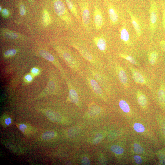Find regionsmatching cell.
<instances>
[{
	"instance_id": "d6986e66",
	"label": "cell",
	"mask_w": 165,
	"mask_h": 165,
	"mask_svg": "<svg viewBox=\"0 0 165 165\" xmlns=\"http://www.w3.org/2000/svg\"><path fill=\"white\" fill-rule=\"evenodd\" d=\"M46 115L50 119L55 122H60L62 119L61 116L58 112L53 111H47Z\"/></svg>"
},
{
	"instance_id": "7a4b0ae2",
	"label": "cell",
	"mask_w": 165,
	"mask_h": 165,
	"mask_svg": "<svg viewBox=\"0 0 165 165\" xmlns=\"http://www.w3.org/2000/svg\"><path fill=\"white\" fill-rule=\"evenodd\" d=\"M70 45L78 51L85 61L90 66L97 69L106 71V64L94 48L82 42L76 41L72 42Z\"/></svg>"
},
{
	"instance_id": "3957f363",
	"label": "cell",
	"mask_w": 165,
	"mask_h": 165,
	"mask_svg": "<svg viewBox=\"0 0 165 165\" xmlns=\"http://www.w3.org/2000/svg\"><path fill=\"white\" fill-rule=\"evenodd\" d=\"M56 49L61 57L72 72L79 75L85 69L86 62L70 49L57 46Z\"/></svg>"
},
{
	"instance_id": "d4e9b609",
	"label": "cell",
	"mask_w": 165,
	"mask_h": 165,
	"mask_svg": "<svg viewBox=\"0 0 165 165\" xmlns=\"http://www.w3.org/2000/svg\"><path fill=\"white\" fill-rule=\"evenodd\" d=\"M121 109L125 112L128 113L130 111V108L127 103L124 100H121L119 102Z\"/></svg>"
},
{
	"instance_id": "d6a6232c",
	"label": "cell",
	"mask_w": 165,
	"mask_h": 165,
	"mask_svg": "<svg viewBox=\"0 0 165 165\" xmlns=\"http://www.w3.org/2000/svg\"><path fill=\"white\" fill-rule=\"evenodd\" d=\"M4 35L6 37L11 38H16L18 37V35L16 33L10 31L5 32Z\"/></svg>"
},
{
	"instance_id": "d590c367",
	"label": "cell",
	"mask_w": 165,
	"mask_h": 165,
	"mask_svg": "<svg viewBox=\"0 0 165 165\" xmlns=\"http://www.w3.org/2000/svg\"><path fill=\"white\" fill-rule=\"evenodd\" d=\"M160 122V125L163 134L165 139V118H163Z\"/></svg>"
},
{
	"instance_id": "ee69618b",
	"label": "cell",
	"mask_w": 165,
	"mask_h": 165,
	"mask_svg": "<svg viewBox=\"0 0 165 165\" xmlns=\"http://www.w3.org/2000/svg\"><path fill=\"white\" fill-rule=\"evenodd\" d=\"M11 119L10 118H8L6 119L5 121L6 124L7 125H9L11 123Z\"/></svg>"
},
{
	"instance_id": "4316f807",
	"label": "cell",
	"mask_w": 165,
	"mask_h": 165,
	"mask_svg": "<svg viewBox=\"0 0 165 165\" xmlns=\"http://www.w3.org/2000/svg\"><path fill=\"white\" fill-rule=\"evenodd\" d=\"M110 148L113 152L117 154H121L124 152L123 149L121 146L118 145H113L111 146Z\"/></svg>"
},
{
	"instance_id": "277c9868",
	"label": "cell",
	"mask_w": 165,
	"mask_h": 165,
	"mask_svg": "<svg viewBox=\"0 0 165 165\" xmlns=\"http://www.w3.org/2000/svg\"><path fill=\"white\" fill-rule=\"evenodd\" d=\"M79 77L85 85L89 94L105 99L106 93L91 74L85 68Z\"/></svg>"
},
{
	"instance_id": "ab89813d",
	"label": "cell",
	"mask_w": 165,
	"mask_h": 165,
	"mask_svg": "<svg viewBox=\"0 0 165 165\" xmlns=\"http://www.w3.org/2000/svg\"><path fill=\"white\" fill-rule=\"evenodd\" d=\"M134 159L136 163L138 164H140L142 163V159L139 156L135 155L134 156Z\"/></svg>"
},
{
	"instance_id": "7bdbcfd3",
	"label": "cell",
	"mask_w": 165,
	"mask_h": 165,
	"mask_svg": "<svg viewBox=\"0 0 165 165\" xmlns=\"http://www.w3.org/2000/svg\"><path fill=\"white\" fill-rule=\"evenodd\" d=\"M2 13L3 16H6L9 15V13L8 10L6 9H5L2 11Z\"/></svg>"
},
{
	"instance_id": "8fae6325",
	"label": "cell",
	"mask_w": 165,
	"mask_h": 165,
	"mask_svg": "<svg viewBox=\"0 0 165 165\" xmlns=\"http://www.w3.org/2000/svg\"><path fill=\"white\" fill-rule=\"evenodd\" d=\"M79 4L81 9L83 24L85 27H87L90 25V22L89 3L87 2H79Z\"/></svg>"
},
{
	"instance_id": "6da1fadb",
	"label": "cell",
	"mask_w": 165,
	"mask_h": 165,
	"mask_svg": "<svg viewBox=\"0 0 165 165\" xmlns=\"http://www.w3.org/2000/svg\"><path fill=\"white\" fill-rule=\"evenodd\" d=\"M68 90V100L78 106H80V97L89 94L86 87L79 76L72 72L68 75L64 81Z\"/></svg>"
},
{
	"instance_id": "f35d334b",
	"label": "cell",
	"mask_w": 165,
	"mask_h": 165,
	"mask_svg": "<svg viewBox=\"0 0 165 165\" xmlns=\"http://www.w3.org/2000/svg\"><path fill=\"white\" fill-rule=\"evenodd\" d=\"M19 10L20 14L21 16H24L26 13V9L25 6L23 5H21L20 6Z\"/></svg>"
},
{
	"instance_id": "ba28073f",
	"label": "cell",
	"mask_w": 165,
	"mask_h": 165,
	"mask_svg": "<svg viewBox=\"0 0 165 165\" xmlns=\"http://www.w3.org/2000/svg\"><path fill=\"white\" fill-rule=\"evenodd\" d=\"M114 72L120 83L125 88L128 86V78L126 72L123 67L117 62L111 64Z\"/></svg>"
},
{
	"instance_id": "5bb4252c",
	"label": "cell",
	"mask_w": 165,
	"mask_h": 165,
	"mask_svg": "<svg viewBox=\"0 0 165 165\" xmlns=\"http://www.w3.org/2000/svg\"><path fill=\"white\" fill-rule=\"evenodd\" d=\"M157 98L159 104L161 108L165 110V84L161 81L157 92Z\"/></svg>"
},
{
	"instance_id": "7402d4cb",
	"label": "cell",
	"mask_w": 165,
	"mask_h": 165,
	"mask_svg": "<svg viewBox=\"0 0 165 165\" xmlns=\"http://www.w3.org/2000/svg\"><path fill=\"white\" fill-rule=\"evenodd\" d=\"M158 52L154 50L150 51L148 54V60L150 64L153 66L156 63L158 58Z\"/></svg>"
},
{
	"instance_id": "f1b7e54d",
	"label": "cell",
	"mask_w": 165,
	"mask_h": 165,
	"mask_svg": "<svg viewBox=\"0 0 165 165\" xmlns=\"http://www.w3.org/2000/svg\"><path fill=\"white\" fill-rule=\"evenodd\" d=\"M133 127L134 130L138 132H143L145 130L144 126L142 124L140 123H135L134 124Z\"/></svg>"
},
{
	"instance_id": "5b68a950",
	"label": "cell",
	"mask_w": 165,
	"mask_h": 165,
	"mask_svg": "<svg viewBox=\"0 0 165 165\" xmlns=\"http://www.w3.org/2000/svg\"><path fill=\"white\" fill-rule=\"evenodd\" d=\"M85 68L93 76L106 94L110 93L112 90V85L110 79L106 73V71L95 68L87 62Z\"/></svg>"
},
{
	"instance_id": "9a60e30c",
	"label": "cell",
	"mask_w": 165,
	"mask_h": 165,
	"mask_svg": "<svg viewBox=\"0 0 165 165\" xmlns=\"http://www.w3.org/2000/svg\"><path fill=\"white\" fill-rule=\"evenodd\" d=\"M107 6L110 21L112 24H116L119 21V15L117 10L110 3H108Z\"/></svg>"
},
{
	"instance_id": "ffe728a7",
	"label": "cell",
	"mask_w": 165,
	"mask_h": 165,
	"mask_svg": "<svg viewBox=\"0 0 165 165\" xmlns=\"http://www.w3.org/2000/svg\"><path fill=\"white\" fill-rule=\"evenodd\" d=\"M66 4L73 15L76 18L79 17L78 12L76 5L71 0H65Z\"/></svg>"
},
{
	"instance_id": "bcb514c9",
	"label": "cell",
	"mask_w": 165,
	"mask_h": 165,
	"mask_svg": "<svg viewBox=\"0 0 165 165\" xmlns=\"http://www.w3.org/2000/svg\"><path fill=\"white\" fill-rule=\"evenodd\" d=\"M0 11H1V10H2V8H1V6L0 7Z\"/></svg>"
},
{
	"instance_id": "836d02e7",
	"label": "cell",
	"mask_w": 165,
	"mask_h": 165,
	"mask_svg": "<svg viewBox=\"0 0 165 165\" xmlns=\"http://www.w3.org/2000/svg\"><path fill=\"white\" fill-rule=\"evenodd\" d=\"M103 138V135L101 134H97L93 140V143L95 144L98 143L102 140Z\"/></svg>"
},
{
	"instance_id": "ac0fdd59",
	"label": "cell",
	"mask_w": 165,
	"mask_h": 165,
	"mask_svg": "<svg viewBox=\"0 0 165 165\" xmlns=\"http://www.w3.org/2000/svg\"><path fill=\"white\" fill-rule=\"evenodd\" d=\"M138 101L139 105L142 108H145L147 106L148 101L145 95L140 90L136 92Z\"/></svg>"
},
{
	"instance_id": "484cf974",
	"label": "cell",
	"mask_w": 165,
	"mask_h": 165,
	"mask_svg": "<svg viewBox=\"0 0 165 165\" xmlns=\"http://www.w3.org/2000/svg\"><path fill=\"white\" fill-rule=\"evenodd\" d=\"M160 4L162 12V24L165 31V2L160 0Z\"/></svg>"
},
{
	"instance_id": "e0dca14e",
	"label": "cell",
	"mask_w": 165,
	"mask_h": 165,
	"mask_svg": "<svg viewBox=\"0 0 165 165\" xmlns=\"http://www.w3.org/2000/svg\"><path fill=\"white\" fill-rule=\"evenodd\" d=\"M120 37L123 42L127 45H129L130 43V34L125 24H123L120 29Z\"/></svg>"
},
{
	"instance_id": "e575fe53",
	"label": "cell",
	"mask_w": 165,
	"mask_h": 165,
	"mask_svg": "<svg viewBox=\"0 0 165 165\" xmlns=\"http://www.w3.org/2000/svg\"><path fill=\"white\" fill-rule=\"evenodd\" d=\"M40 69L38 67H33L31 70V73L34 76H38L40 74Z\"/></svg>"
},
{
	"instance_id": "44dd1931",
	"label": "cell",
	"mask_w": 165,
	"mask_h": 165,
	"mask_svg": "<svg viewBox=\"0 0 165 165\" xmlns=\"http://www.w3.org/2000/svg\"><path fill=\"white\" fill-rule=\"evenodd\" d=\"M101 110L100 106L95 104H92L88 107L87 112L90 115L95 116L100 113Z\"/></svg>"
},
{
	"instance_id": "1f68e13d",
	"label": "cell",
	"mask_w": 165,
	"mask_h": 165,
	"mask_svg": "<svg viewBox=\"0 0 165 165\" xmlns=\"http://www.w3.org/2000/svg\"><path fill=\"white\" fill-rule=\"evenodd\" d=\"M34 77V76L31 73L27 74L24 77V81L26 84H29L32 81Z\"/></svg>"
},
{
	"instance_id": "4fadbf2b",
	"label": "cell",
	"mask_w": 165,
	"mask_h": 165,
	"mask_svg": "<svg viewBox=\"0 0 165 165\" xmlns=\"http://www.w3.org/2000/svg\"><path fill=\"white\" fill-rule=\"evenodd\" d=\"M94 13L95 27L97 30H99L103 25L104 21L101 10L97 5L95 6Z\"/></svg>"
},
{
	"instance_id": "f6af8a7d",
	"label": "cell",
	"mask_w": 165,
	"mask_h": 165,
	"mask_svg": "<svg viewBox=\"0 0 165 165\" xmlns=\"http://www.w3.org/2000/svg\"><path fill=\"white\" fill-rule=\"evenodd\" d=\"M160 164L162 165L165 164V159L161 160L159 162Z\"/></svg>"
},
{
	"instance_id": "f546056e",
	"label": "cell",
	"mask_w": 165,
	"mask_h": 165,
	"mask_svg": "<svg viewBox=\"0 0 165 165\" xmlns=\"http://www.w3.org/2000/svg\"><path fill=\"white\" fill-rule=\"evenodd\" d=\"M17 53L16 50L12 49L6 51L4 53V56L6 57H9L15 55Z\"/></svg>"
},
{
	"instance_id": "7c38bea8",
	"label": "cell",
	"mask_w": 165,
	"mask_h": 165,
	"mask_svg": "<svg viewBox=\"0 0 165 165\" xmlns=\"http://www.w3.org/2000/svg\"><path fill=\"white\" fill-rule=\"evenodd\" d=\"M95 50L100 56V54H105L107 53V43L106 39L103 37H96L94 40Z\"/></svg>"
},
{
	"instance_id": "4dcf8cb0",
	"label": "cell",
	"mask_w": 165,
	"mask_h": 165,
	"mask_svg": "<svg viewBox=\"0 0 165 165\" xmlns=\"http://www.w3.org/2000/svg\"><path fill=\"white\" fill-rule=\"evenodd\" d=\"M134 150L135 153L138 154H142L144 152L143 148L137 143H134Z\"/></svg>"
},
{
	"instance_id": "603a6c76",
	"label": "cell",
	"mask_w": 165,
	"mask_h": 165,
	"mask_svg": "<svg viewBox=\"0 0 165 165\" xmlns=\"http://www.w3.org/2000/svg\"><path fill=\"white\" fill-rule=\"evenodd\" d=\"M42 22V24L45 26L50 24L51 22L50 16L48 12L46 10H44L43 12Z\"/></svg>"
},
{
	"instance_id": "b9f144b4",
	"label": "cell",
	"mask_w": 165,
	"mask_h": 165,
	"mask_svg": "<svg viewBox=\"0 0 165 165\" xmlns=\"http://www.w3.org/2000/svg\"><path fill=\"white\" fill-rule=\"evenodd\" d=\"M19 128L22 132H24L27 128V126L24 124H21L20 125Z\"/></svg>"
},
{
	"instance_id": "9c48e42d",
	"label": "cell",
	"mask_w": 165,
	"mask_h": 165,
	"mask_svg": "<svg viewBox=\"0 0 165 165\" xmlns=\"http://www.w3.org/2000/svg\"><path fill=\"white\" fill-rule=\"evenodd\" d=\"M53 6L54 11L57 15L67 23L71 22V18L65 15L66 9L61 0H55Z\"/></svg>"
},
{
	"instance_id": "cb8c5ba5",
	"label": "cell",
	"mask_w": 165,
	"mask_h": 165,
	"mask_svg": "<svg viewBox=\"0 0 165 165\" xmlns=\"http://www.w3.org/2000/svg\"><path fill=\"white\" fill-rule=\"evenodd\" d=\"M118 55L119 57L127 60L132 64L137 65L135 59L132 56L123 53H119Z\"/></svg>"
},
{
	"instance_id": "52a82bcc",
	"label": "cell",
	"mask_w": 165,
	"mask_h": 165,
	"mask_svg": "<svg viewBox=\"0 0 165 165\" xmlns=\"http://www.w3.org/2000/svg\"><path fill=\"white\" fill-rule=\"evenodd\" d=\"M44 92L48 94H59L63 90L58 76L55 72L51 74L48 84L44 90Z\"/></svg>"
},
{
	"instance_id": "74e56055",
	"label": "cell",
	"mask_w": 165,
	"mask_h": 165,
	"mask_svg": "<svg viewBox=\"0 0 165 165\" xmlns=\"http://www.w3.org/2000/svg\"><path fill=\"white\" fill-rule=\"evenodd\" d=\"M158 156L160 160L165 159V149L160 150L159 151Z\"/></svg>"
},
{
	"instance_id": "8992f818",
	"label": "cell",
	"mask_w": 165,
	"mask_h": 165,
	"mask_svg": "<svg viewBox=\"0 0 165 165\" xmlns=\"http://www.w3.org/2000/svg\"><path fill=\"white\" fill-rule=\"evenodd\" d=\"M149 9L150 38L152 42L153 35L156 31L159 21V12L158 5L155 0H150Z\"/></svg>"
},
{
	"instance_id": "60d3db41",
	"label": "cell",
	"mask_w": 165,
	"mask_h": 165,
	"mask_svg": "<svg viewBox=\"0 0 165 165\" xmlns=\"http://www.w3.org/2000/svg\"><path fill=\"white\" fill-rule=\"evenodd\" d=\"M160 45L162 50L165 53V39L161 40L160 42Z\"/></svg>"
},
{
	"instance_id": "83f0119b",
	"label": "cell",
	"mask_w": 165,
	"mask_h": 165,
	"mask_svg": "<svg viewBox=\"0 0 165 165\" xmlns=\"http://www.w3.org/2000/svg\"><path fill=\"white\" fill-rule=\"evenodd\" d=\"M55 136L53 131H48L44 133L42 136V138L44 140H48L53 138Z\"/></svg>"
},
{
	"instance_id": "2e32d148",
	"label": "cell",
	"mask_w": 165,
	"mask_h": 165,
	"mask_svg": "<svg viewBox=\"0 0 165 165\" xmlns=\"http://www.w3.org/2000/svg\"><path fill=\"white\" fill-rule=\"evenodd\" d=\"M126 11L130 16L132 25L138 37H140L142 35V31L138 20L130 11L127 9Z\"/></svg>"
},
{
	"instance_id": "30bf717a",
	"label": "cell",
	"mask_w": 165,
	"mask_h": 165,
	"mask_svg": "<svg viewBox=\"0 0 165 165\" xmlns=\"http://www.w3.org/2000/svg\"><path fill=\"white\" fill-rule=\"evenodd\" d=\"M127 65L131 73L133 79L136 84L145 85L151 89L148 81L141 73L137 69L127 63Z\"/></svg>"
},
{
	"instance_id": "8d00e7d4",
	"label": "cell",
	"mask_w": 165,
	"mask_h": 165,
	"mask_svg": "<svg viewBox=\"0 0 165 165\" xmlns=\"http://www.w3.org/2000/svg\"><path fill=\"white\" fill-rule=\"evenodd\" d=\"M81 164L84 165H89L90 164V163L88 158L85 156L82 159Z\"/></svg>"
}]
</instances>
